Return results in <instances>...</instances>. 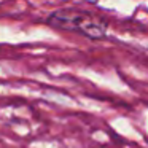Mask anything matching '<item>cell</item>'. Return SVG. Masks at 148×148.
<instances>
[{
  "instance_id": "cell-1",
  "label": "cell",
  "mask_w": 148,
  "mask_h": 148,
  "mask_svg": "<svg viewBox=\"0 0 148 148\" xmlns=\"http://www.w3.org/2000/svg\"><path fill=\"white\" fill-rule=\"evenodd\" d=\"M51 27L61 30H70L86 35L88 38L100 40L107 35V21L103 18L92 14L89 11L75 10V8H62L58 10L46 19Z\"/></svg>"
}]
</instances>
